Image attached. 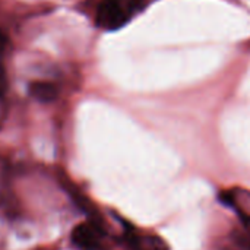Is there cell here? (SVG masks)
<instances>
[{"label":"cell","mask_w":250,"mask_h":250,"mask_svg":"<svg viewBox=\"0 0 250 250\" xmlns=\"http://www.w3.org/2000/svg\"><path fill=\"white\" fill-rule=\"evenodd\" d=\"M122 242L129 250H168L167 243L161 237L138 230L132 226L123 229Z\"/></svg>","instance_id":"3957f363"},{"label":"cell","mask_w":250,"mask_h":250,"mask_svg":"<svg viewBox=\"0 0 250 250\" xmlns=\"http://www.w3.org/2000/svg\"><path fill=\"white\" fill-rule=\"evenodd\" d=\"M6 47H7V37H6V34L0 29V56L3 54V51L6 50Z\"/></svg>","instance_id":"8992f818"},{"label":"cell","mask_w":250,"mask_h":250,"mask_svg":"<svg viewBox=\"0 0 250 250\" xmlns=\"http://www.w3.org/2000/svg\"><path fill=\"white\" fill-rule=\"evenodd\" d=\"M70 243L76 250H108V233L101 221L91 218L72 230Z\"/></svg>","instance_id":"7a4b0ae2"},{"label":"cell","mask_w":250,"mask_h":250,"mask_svg":"<svg viewBox=\"0 0 250 250\" xmlns=\"http://www.w3.org/2000/svg\"><path fill=\"white\" fill-rule=\"evenodd\" d=\"M28 94L40 103H51L59 97V86L50 81H32L28 85Z\"/></svg>","instance_id":"277c9868"},{"label":"cell","mask_w":250,"mask_h":250,"mask_svg":"<svg viewBox=\"0 0 250 250\" xmlns=\"http://www.w3.org/2000/svg\"><path fill=\"white\" fill-rule=\"evenodd\" d=\"M9 88V81H7V73L4 70V67L0 64V100L6 95Z\"/></svg>","instance_id":"5b68a950"},{"label":"cell","mask_w":250,"mask_h":250,"mask_svg":"<svg viewBox=\"0 0 250 250\" xmlns=\"http://www.w3.org/2000/svg\"><path fill=\"white\" fill-rule=\"evenodd\" d=\"M146 0H92V18L98 28L117 31L144 10Z\"/></svg>","instance_id":"6da1fadb"}]
</instances>
